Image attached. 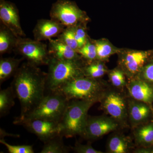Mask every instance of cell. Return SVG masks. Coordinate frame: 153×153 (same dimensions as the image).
Segmentation results:
<instances>
[{
	"mask_svg": "<svg viewBox=\"0 0 153 153\" xmlns=\"http://www.w3.org/2000/svg\"><path fill=\"white\" fill-rule=\"evenodd\" d=\"M0 20L18 38L26 36L21 26L19 10L14 3L0 0Z\"/></svg>",
	"mask_w": 153,
	"mask_h": 153,
	"instance_id": "obj_9",
	"label": "cell"
},
{
	"mask_svg": "<svg viewBox=\"0 0 153 153\" xmlns=\"http://www.w3.org/2000/svg\"><path fill=\"white\" fill-rule=\"evenodd\" d=\"M129 92L138 101L149 103L153 100V89L149 84L141 80H135L130 84Z\"/></svg>",
	"mask_w": 153,
	"mask_h": 153,
	"instance_id": "obj_14",
	"label": "cell"
},
{
	"mask_svg": "<svg viewBox=\"0 0 153 153\" xmlns=\"http://www.w3.org/2000/svg\"><path fill=\"white\" fill-rule=\"evenodd\" d=\"M16 124L22 125L35 134L43 142L61 134L60 122L43 119H20L16 118Z\"/></svg>",
	"mask_w": 153,
	"mask_h": 153,
	"instance_id": "obj_8",
	"label": "cell"
},
{
	"mask_svg": "<svg viewBox=\"0 0 153 153\" xmlns=\"http://www.w3.org/2000/svg\"><path fill=\"white\" fill-rule=\"evenodd\" d=\"M103 106L107 112L115 119L122 120L125 116V102L117 94L110 93L107 95L103 101Z\"/></svg>",
	"mask_w": 153,
	"mask_h": 153,
	"instance_id": "obj_13",
	"label": "cell"
},
{
	"mask_svg": "<svg viewBox=\"0 0 153 153\" xmlns=\"http://www.w3.org/2000/svg\"><path fill=\"white\" fill-rule=\"evenodd\" d=\"M18 38L11 30L1 22L0 25V54L9 53L14 50Z\"/></svg>",
	"mask_w": 153,
	"mask_h": 153,
	"instance_id": "obj_16",
	"label": "cell"
},
{
	"mask_svg": "<svg viewBox=\"0 0 153 153\" xmlns=\"http://www.w3.org/2000/svg\"><path fill=\"white\" fill-rule=\"evenodd\" d=\"M73 150L79 153H102L101 151L97 150L90 145L76 144L73 148Z\"/></svg>",
	"mask_w": 153,
	"mask_h": 153,
	"instance_id": "obj_30",
	"label": "cell"
},
{
	"mask_svg": "<svg viewBox=\"0 0 153 153\" xmlns=\"http://www.w3.org/2000/svg\"><path fill=\"white\" fill-rule=\"evenodd\" d=\"M24 58L14 57L1 58L0 60V83L8 79L16 74Z\"/></svg>",
	"mask_w": 153,
	"mask_h": 153,
	"instance_id": "obj_15",
	"label": "cell"
},
{
	"mask_svg": "<svg viewBox=\"0 0 153 153\" xmlns=\"http://www.w3.org/2000/svg\"></svg>",
	"mask_w": 153,
	"mask_h": 153,
	"instance_id": "obj_32",
	"label": "cell"
},
{
	"mask_svg": "<svg viewBox=\"0 0 153 153\" xmlns=\"http://www.w3.org/2000/svg\"><path fill=\"white\" fill-rule=\"evenodd\" d=\"M83 71L84 76L96 79L104 75L106 70L103 64L93 63L83 68Z\"/></svg>",
	"mask_w": 153,
	"mask_h": 153,
	"instance_id": "obj_23",
	"label": "cell"
},
{
	"mask_svg": "<svg viewBox=\"0 0 153 153\" xmlns=\"http://www.w3.org/2000/svg\"><path fill=\"white\" fill-rule=\"evenodd\" d=\"M94 102L78 100L69 101L60 121L63 136L71 137L82 134L87 121L88 112Z\"/></svg>",
	"mask_w": 153,
	"mask_h": 153,
	"instance_id": "obj_3",
	"label": "cell"
},
{
	"mask_svg": "<svg viewBox=\"0 0 153 153\" xmlns=\"http://www.w3.org/2000/svg\"><path fill=\"white\" fill-rule=\"evenodd\" d=\"M108 148L111 153H126L127 152L128 144L123 138L115 136L110 140Z\"/></svg>",
	"mask_w": 153,
	"mask_h": 153,
	"instance_id": "obj_22",
	"label": "cell"
},
{
	"mask_svg": "<svg viewBox=\"0 0 153 153\" xmlns=\"http://www.w3.org/2000/svg\"><path fill=\"white\" fill-rule=\"evenodd\" d=\"M50 19L62 24L66 27L78 26L86 19L84 12L76 4L69 0H57L52 4Z\"/></svg>",
	"mask_w": 153,
	"mask_h": 153,
	"instance_id": "obj_7",
	"label": "cell"
},
{
	"mask_svg": "<svg viewBox=\"0 0 153 153\" xmlns=\"http://www.w3.org/2000/svg\"><path fill=\"white\" fill-rule=\"evenodd\" d=\"M75 38L79 49L83 47L88 41L86 34L84 28L80 25L74 27Z\"/></svg>",
	"mask_w": 153,
	"mask_h": 153,
	"instance_id": "obj_29",
	"label": "cell"
},
{
	"mask_svg": "<svg viewBox=\"0 0 153 153\" xmlns=\"http://www.w3.org/2000/svg\"><path fill=\"white\" fill-rule=\"evenodd\" d=\"M65 28V26L53 19H39L33 30L34 39L42 41L57 37Z\"/></svg>",
	"mask_w": 153,
	"mask_h": 153,
	"instance_id": "obj_11",
	"label": "cell"
},
{
	"mask_svg": "<svg viewBox=\"0 0 153 153\" xmlns=\"http://www.w3.org/2000/svg\"><path fill=\"white\" fill-rule=\"evenodd\" d=\"M62 135H58L44 143L41 153H66L69 148L64 144Z\"/></svg>",
	"mask_w": 153,
	"mask_h": 153,
	"instance_id": "obj_19",
	"label": "cell"
},
{
	"mask_svg": "<svg viewBox=\"0 0 153 153\" xmlns=\"http://www.w3.org/2000/svg\"><path fill=\"white\" fill-rule=\"evenodd\" d=\"M94 44L96 48L97 59L104 60L112 54V47L107 42L100 40L95 41Z\"/></svg>",
	"mask_w": 153,
	"mask_h": 153,
	"instance_id": "obj_24",
	"label": "cell"
},
{
	"mask_svg": "<svg viewBox=\"0 0 153 153\" xmlns=\"http://www.w3.org/2000/svg\"><path fill=\"white\" fill-rule=\"evenodd\" d=\"M109 77L113 85L116 87H121L125 85V77L123 72L115 69L110 72Z\"/></svg>",
	"mask_w": 153,
	"mask_h": 153,
	"instance_id": "obj_28",
	"label": "cell"
},
{
	"mask_svg": "<svg viewBox=\"0 0 153 153\" xmlns=\"http://www.w3.org/2000/svg\"><path fill=\"white\" fill-rule=\"evenodd\" d=\"M0 143L7 148L10 153H34L33 146L30 145L13 146L6 142L5 140L1 138Z\"/></svg>",
	"mask_w": 153,
	"mask_h": 153,
	"instance_id": "obj_27",
	"label": "cell"
},
{
	"mask_svg": "<svg viewBox=\"0 0 153 153\" xmlns=\"http://www.w3.org/2000/svg\"><path fill=\"white\" fill-rule=\"evenodd\" d=\"M46 77V91L53 92L72 79L84 76L79 61L61 60L50 57Z\"/></svg>",
	"mask_w": 153,
	"mask_h": 153,
	"instance_id": "obj_2",
	"label": "cell"
},
{
	"mask_svg": "<svg viewBox=\"0 0 153 153\" xmlns=\"http://www.w3.org/2000/svg\"><path fill=\"white\" fill-rule=\"evenodd\" d=\"M47 73L29 62L22 63L14 75L11 84L20 102L22 117L36 106L46 93Z\"/></svg>",
	"mask_w": 153,
	"mask_h": 153,
	"instance_id": "obj_1",
	"label": "cell"
},
{
	"mask_svg": "<svg viewBox=\"0 0 153 153\" xmlns=\"http://www.w3.org/2000/svg\"><path fill=\"white\" fill-rule=\"evenodd\" d=\"M77 53L89 61L97 59L96 48L95 44L87 41L85 45L78 49Z\"/></svg>",
	"mask_w": 153,
	"mask_h": 153,
	"instance_id": "obj_26",
	"label": "cell"
},
{
	"mask_svg": "<svg viewBox=\"0 0 153 153\" xmlns=\"http://www.w3.org/2000/svg\"><path fill=\"white\" fill-rule=\"evenodd\" d=\"M143 75L146 79L153 82V63L149 64L145 67Z\"/></svg>",
	"mask_w": 153,
	"mask_h": 153,
	"instance_id": "obj_31",
	"label": "cell"
},
{
	"mask_svg": "<svg viewBox=\"0 0 153 153\" xmlns=\"http://www.w3.org/2000/svg\"><path fill=\"white\" fill-rule=\"evenodd\" d=\"M48 49L50 57L61 60L79 61V56L76 50L58 39H49Z\"/></svg>",
	"mask_w": 153,
	"mask_h": 153,
	"instance_id": "obj_12",
	"label": "cell"
},
{
	"mask_svg": "<svg viewBox=\"0 0 153 153\" xmlns=\"http://www.w3.org/2000/svg\"><path fill=\"white\" fill-rule=\"evenodd\" d=\"M149 112V107L142 102L132 103L130 107V118L134 123H140L146 119Z\"/></svg>",
	"mask_w": 153,
	"mask_h": 153,
	"instance_id": "obj_20",
	"label": "cell"
},
{
	"mask_svg": "<svg viewBox=\"0 0 153 153\" xmlns=\"http://www.w3.org/2000/svg\"><path fill=\"white\" fill-rule=\"evenodd\" d=\"M16 94L12 86L0 91V115L1 117L7 114L15 105Z\"/></svg>",
	"mask_w": 153,
	"mask_h": 153,
	"instance_id": "obj_18",
	"label": "cell"
},
{
	"mask_svg": "<svg viewBox=\"0 0 153 153\" xmlns=\"http://www.w3.org/2000/svg\"><path fill=\"white\" fill-rule=\"evenodd\" d=\"M100 85L95 79L84 76L72 79L57 91L68 100H74L95 101L100 91Z\"/></svg>",
	"mask_w": 153,
	"mask_h": 153,
	"instance_id": "obj_5",
	"label": "cell"
},
{
	"mask_svg": "<svg viewBox=\"0 0 153 153\" xmlns=\"http://www.w3.org/2000/svg\"><path fill=\"white\" fill-rule=\"evenodd\" d=\"M14 50L22 55L27 62L35 66H47L50 60L48 46L35 39L18 38Z\"/></svg>",
	"mask_w": 153,
	"mask_h": 153,
	"instance_id": "obj_6",
	"label": "cell"
},
{
	"mask_svg": "<svg viewBox=\"0 0 153 153\" xmlns=\"http://www.w3.org/2000/svg\"><path fill=\"white\" fill-rule=\"evenodd\" d=\"M69 100L58 92H48L32 110L20 119H43L60 122Z\"/></svg>",
	"mask_w": 153,
	"mask_h": 153,
	"instance_id": "obj_4",
	"label": "cell"
},
{
	"mask_svg": "<svg viewBox=\"0 0 153 153\" xmlns=\"http://www.w3.org/2000/svg\"><path fill=\"white\" fill-rule=\"evenodd\" d=\"M136 136L138 141L142 143L153 142V125L145 126L139 129L137 131Z\"/></svg>",
	"mask_w": 153,
	"mask_h": 153,
	"instance_id": "obj_25",
	"label": "cell"
},
{
	"mask_svg": "<svg viewBox=\"0 0 153 153\" xmlns=\"http://www.w3.org/2000/svg\"><path fill=\"white\" fill-rule=\"evenodd\" d=\"M57 39L77 52L79 49L76 40L74 27H67L57 37Z\"/></svg>",
	"mask_w": 153,
	"mask_h": 153,
	"instance_id": "obj_21",
	"label": "cell"
},
{
	"mask_svg": "<svg viewBox=\"0 0 153 153\" xmlns=\"http://www.w3.org/2000/svg\"><path fill=\"white\" fill-rule=\"evenodd\" d=\"M147 56L144 52H129L124 59V65L129 72L135 74L143 66Z\"/></svg>",
	"mask_w": 153,
	"mask_h": 153,
	"instance_id": "obj_17",
	"label": "cell"
},
{
	"mask_svg": "<svg viewBox=\"0 0 153 153\" xmlns=\"http://www.w3.org/2000/svg\"><path fill=\"white\" fill-rule=\"evenodd\" d=\"M117 124L113 120L103 117H88L81 135L88 139L100 137L117 128Z\"/></svg>",
	"mask_w": 153,
	"mask_h": 153,
	"instance_id": "obj_10",
	"label": "cell"
}]
</instances>
